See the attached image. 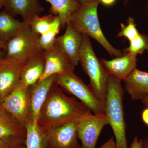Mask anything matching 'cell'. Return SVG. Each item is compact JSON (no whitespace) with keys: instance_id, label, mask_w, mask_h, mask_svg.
<instances>
[{"instance_id":"d590c367","label":"cell","mask_w":148,"mask_h":148,"mask_svg":"<svg viewBox=\"0 0 148 148\" xmlns=\"http://www.w3.org/2000/svg\"><path fill=\"white\" fill-rule=\"evenodd\" d=\"M5 0H0V10L3 7L5 4Z\"/></svg>"},{"instance_id":"8992f818","label":"cell","mask_w":148,"mask_h":148,"mask_svg":"<svg viewBox=\"0 0 148 148\" xmlns=\"http://www.w3.org/2000/svg\"><path fill=\"white\" fill-rule=\"evenodd\" d=\"M39 36L32 32L26 23L20 31L6 44L4 57L14 62L25 63L31 57L43 51L39 43Z\"/></svg>"},{"instance_id":"7c38bea8","label":"cell","mask_w":148,"mask_h":148,"mask_svg":"<svg viewBox=\"0 0 148 148\" xmlns=\"http://www.w3.org/2000/svg\"><path fill=\"white\" fill-rule=\"evenodd\" d=\"M66 26L65 33L57 37L55 44L69 57L74 66H76L79 62L83 34L70 22H68Z\"/></svg>"},{"instance_id":"9a60e30c","label":"cell","mask_w":148,"mask_h":148,"mask_svg":"<svg viewBox=\"0 0 148 148\" xmlns=\"http://www.w3.org/2000/svg\"><path fill=\"white\" fill-rule=\"evenodd\" d=\"M45 68V58L43 51L25 62L22 68L19 83L29 88L39 81L44 72Z\"/></svg>"},{"instance_id":"3957f363","label":"cell","mask_w":148,"mask_h":148,"mask_svg":"<svg viewBox=\"0 0 148 148\" xmlns=\"http://www.w3.org/2000/svg\"><path fill=\"white\" fill-rule=\"evenodd\" d=\"M99 0L82 5L72 15L70 22L83 35L91 37L100 43L111 56L119 57L123 55L120 50L111 45L101 29L98 17Z\"/></svg>"},{"instance_id":"603a6c76","label":"cell","mask_w":148,"mask_h":148,"mask_svg":"<svg viewBox=\"0 0 148 148\" xmlns=\"http://www.w3.org/2000/svg\"><path fill=\"white\" fill-rule=\"evenodd\" d=\"M62 26L60 19L56 16L50 29L43 34L40 36L39 43L41 49L45 51L50 49L55 44L56 40Z\"/></svg>"},{"instance_id":"74e56055","label":"cell","mask_w":148,"mask_h":148,"mask_svg":"<svg viewBox=\"0 0 148 148\" xmlns=\"http://www.w3.org/2000/svg\"><path fill=\"white\" fill-rule=\"evenodd\" d=\"M0 57H2V56H0Z\"/></svg>"},{"instance_id":"e0dca14e","label":"cell","mask_w":148,"mask_h":148,"mask_svg":"<svg viewBox=\"0 0 148 148\" xmlns=\"http://www.w3.org/2000/svg\"><path fill=\"white\" fill-rule=\"evenodd\" d=\"M125 89L132 100H142L148 95V73L135 69L123 80Z\"/></svg>"},{"instance_id":"d6a6232c","label":"cell","mask_w":148,"mask_h":148,"mask_svg":"<svg viewBox=\"0 0 148 148\" xmlns=\"http://www.w3.org/2000/svg\"><path fill=\"white\" fill-rule=\"evenodd\" d=\"M142 148H148V138L142 140Z\"/></svg>"},{"instance_id":"e575fe53","label":"cell","mask_w":148,"mask_h":148,"mask_svg":"<svg viewBox=\"0 0 148 148\" xmlns=\"http://www.w3.org/2000/svg\"><path fill=\"white\" fill-rule=\"evenodd\" d=\"M142 102L146 107H148V95L142 100Z\"/></svg>"},{"instance_id":"f1b7e54d","label":"cell","mask_w":148,"mask_h":148,"mask_svg":"<svg viewBox=\"0 0 148 148\" xmlns=\"http://www.w3.org/2000/svg\"><path fill=\"white\" fill-rule=\"evenodd\" d=\"M141 118L143 122L148 126V107H146V108L143 110Z\"/></svg>"},{"instance_id":"277c9868","label":"cell","mask_w":148,"mask_h":148,"mask_svg":"<svg viewBox=\"0 0 148 148\" xmlns=\"http://www.w3.org/2000/svg\"><path fill=\"white\" fill-rule=\"evenodd\" d=\"M79 62L90 79V86L95 95L105 102L108 92L109 75L92 48L89 37L83 35Z\"/></svg>"},{"instance_id":"8fae6325","label":"cell","mask_w":148,"mask_h":148,"mask_svg":"<svg viewBox=\"0 0 148 148\" xmlns=\"http://www.w3.org/2000/svg\"><path fill=\"white\" fill-rule=\"evenodd\" d=\"M44 53L45 68L38 82L54 75L74 72L75 66L71 61L56 44L50 49L44 51Z\"/></svg>"},{"instance_id":"4fadbf2b","label":"cell","mask_w":148,"mask_h":148,"mask_svg":"<svg viewBox=\"0 0 148 148\" xmlns=\"http://www.w3.org/2000/svg\"><path fill=\"white\" fill-rule=\"evenodd\" d=\"M56 75L47 78L30 87V110L29 117L37 123L41 110L51 88L55 83Z\"/></svg>"},{"instance_id":"4dcf8cb0","label":"cell","mask_w":148,"mask_h":148,"mask_svg":"<svg viewBox=\"0 0 148 148\" xmlns=\"http://www.w3.org/2000/svg\"><path fill=\"white\" fill-rule=\"evenodd\" d=\"M6 45L3 42L0 41V56H4L3 50H5Z\"/></svg>"},{"instance_id":"cb8c5ba5","label":"cell","mask_w":148,"mask_h":148,"mask_svg":"<svg viewBox=\"0 0 148 148\" xmlns=\"http://www.w3.org/2000/svg\"><path fill=\"white\" fill-rule=\"evenodd\" d=\"M148 51V36L140 34L137 38L130 41L129 47L125 49L124 52L134 55L142 54Z\"/></svg>"},{"instance_id":"7402d4cb","label":"cell","mask_w":148,"mask_h":148,"mask_svg":"<svg viewBox=\"0 0 148 148\" xmlns=\"http://www.w3.org/2000/svg\"><path fill=\"white\" fill-rule=\"evenodd\" d=\"M56 17L53 14L40 16L36 15L26 22L32 32L39 36L43 34L50 29Z\"/></svg>"},{"instance_id":"ba28073f","label":"cell","mask_w":148,"mask_h":148,"mask_svg":"<svg viewBox=\"0 0 148 148\" xmlns=\"http://www.w3.org/2000/svg\"><path fill=\"white\" fill-rule=\"evenodd\" d=\"M105 114H92L78 121L77 132L81 148H95L104 127L108 125Z\"/></svg>"},{"instance_id":"30bf717a","label":"cell","mask_w":148,"mask_h":148,"mask_svg":"<svg viewBox=\"0 0 148 148\" xmlns=\"http://www.w3.org/2000/svg\"><path fill=\"white\" fill-rule=\"evenodd\" d=\"M78 121L69 123L46 131L47 148H81L77 140Z\"/></svg>"},{"instance_id":"44dd1931","label":"cell","mask_w":148,"mask_h":148,"mask_svg":"<svg viewBox=\"0 0 148 148\" xmlns=\"http://www.w3.org/2000/svg\"><path fill=\"white\" fill-rule=\"evenodd\" d=\"M26 148H47L45 132L28 118L25 125Z\"/></svg>"},{"instance_id":"52a82bcc","label":"cell","mask_w":148,"mask_h":148,"mask_svg":"<svg viewBox=\"0 0 148 148\" xmlns=\"http://www.w3.org/2000/svg\"><path fill=\"white\" fill-rule=\"evenodd\" d=\"M30 93V88L25 87L19 83L3 103V109L24 127L29 117Z\"/></svg>"},{"instance_id":"836d02e7","label":"cell","mask_w":148,"mask_h":148,"mask_svg":"<svg viewBox=\"0 0 148 148\" xmlns=\"http://www.w3.org/2000/svg\"><path fill=\"white\" fill-rule=\"evenodd\" d=\"M8 148H26V146H25V143H24V144H20V145L11 146V147Z\"/></svg>"},{"instance_id":"d6986e66","label":"cell","mask_w":148,"mask_h":148,"mask_svg":"<svg viewBox=\"0 0 148 148\" xmlns=\"http://www.w3.org/2000/svg\"><path fill=\"white\" fill-rule=\"evenodd\" d=\"M51 5V14L58 16L62 27L70 22L72 15L81 6L78 0H45Z\"/></svg>"},{"instance_id":"4316f807","label":"cell","mask_w":148,"mask_h":148,"mask_svg":"<svg viewBox=\"0 0 148 148\" xmlns=\"http://www.w3.org/2000/svg\"><path fill=\"white\" fill-rule=\"evenodd\" d=\"M99 148H118L113 137H111L107 142Z\"/></svg>"},{"instance_id":"6da1fadb","label":"cell","mask_w":148,"mask_h":148,"mask_svg":"<svg viewBox=\"0 0 148 148\" xmlns=\"http://www.w3.org/2000/svg\"><path fill=\"white\" fill-rule=\"evenodd\" d=\"M92 112L75 97H69L57 85L51 88L37 123L44 132L72 122L78 121Z\"/></svg>"},{"instance_id":"484cf974","label":"cell","mask_w":148,"mask_h":148,"mask_svg":"<svg viewBox=\"0 0 148 148\" xmlns=\"http://www.w3.org/2000/svg\"><path fill=\"white\" fill-rule=\"evenodd\" d=\"M25 139L21 138H10L0 140V148H8L16 145L24 144Z\"/></svg>"},{"instance_id":"2e32d148","label":"cell","mask_w":148,"mask_h":148,"mask_svg":"<svg viewBox=\"0 0 148 148\" xmlns=\"http://www.w3.org/2000/svg\"><path fill=\"white\" fill-rule=\"evenodd\" d=\"M4 8L14 17L21 16L25 22L34 16L40 15L44 11L38 0H5Z\"/></svg>"},{"instance_id":"ffe728a7","label":"cell","mask_w":148,"mask_h":148,"mask_svg":"<svg viewBox=\"0 0 148 148\" xmlns=\"http://www.w3.org/2000/svg\"><path fill=\"white\" fill-rule=\"evenodd\" d=\"M26 23L16 19L5 10L0 12V41L6 45Z\"/></svg>"},{"instance_id":"d4e9b609","label":"cell","mask_w":148,"mask_h":148,"mask_svg":"<svg viewBox=\"0 0 148 148\" xmlns=\"http://www.w3.org/2000/svg\"><path fill=\"white\" fill-rule=\"evenodd\" d=\"M127 24H121L120 31L118 34V37H124L129 41L138 37L140 34L137 28L135 20L132 17H129L127 20Z\"/></svg>"},{"instance_id":"8d00e7d4","label":"cell","mask_w":148,"mask_h":148,"mask_svg":"<svg viewBox=\"0 0 148 148\" xmlns=\"http://www.w3.org/2000/svg\"><path fill=\"white\" fill-rule=\"evenodd\" d=\"M132 1V0H125V2H124L125 5L127 4V3H128V2H129L130 1Z\"/></svg>"},{"instance_id":"83f0119b","label":"cell","mask_w":148,"mask_h":148,"mask_svg":"<svg viewBox=\"0 0 148 148\" xmlns=\"http://www.w3.org/2000/svg\"><path fill=\"white\" fill-rule=\"evenodd\" d=\"M142 140L139 139L137 136H135L132 140L130 148H142Z\"/></svg>"},{"instance_id":"9c48e42d","label":"cell","mask_w":148,"mask_h":148,"mask_svg":"<svg viewBox=\"0 0 148 148\" xmlns=\"http://www.w3.org/2000/svg\"><path fill=\"white\" fill-rule=\"evenodd\" d=\"M24 63L14 62L4 56L0 57V109H3L5 98L19 83Z\"/></svg>"},{"instance_id":"1f68e13d","label":"cell","mask_w":148,"mask_h":148,"mask_svg":"<svg viewBox=\"0 0 148 148\" xmlns=\"http://www.w3.org/2000/svg\"><path fill=\"white\" fill-rule=\"evenodd\" d=\"M79 2L81 5H84L88 4L90 3L95 1V0H78Z\"/></svg>"},{"instance_id":"ac0fdd59","label":"cell","mask_w":148,"mask_h":148,"mask_svg":"<svg viewBox=\"0 0 148 148\" xmlns=\"http://www.w3.org/2000/svg\"><path fill=\"white\" fill-rule=\"evenodd\" d=\"M26 138V130L4 109H0V140Z\"/></svg>"},{"instance_id":"5b68a950","label":"cell","mask_w":148,"mask_h":148,"mask_svg":"<svg viewBox=\"0 0 148 148\" xmlns=\"http://www.w3.org/2000/svg\"><path fill=\"white\" fill-rule=\"evenodd\" d=\"M55 84L83 103L94 114H105V102L100 100L90 86L86 84L74 72L56 75Z\"/></svg>"},{"instance_id":"7a4b0ae2","label":"cell","mask_w":148,"mask_h":148,"mask_svg":"<svg viewBox=\"0 0 148 148\" xmlns=\"http://www.w3.org/2000/svg\"><path fill=\"white\" fill-rule=\"evenodd\" d=\"M121 81L109 75L108 92L105 101V114L114 132L118 148H128Z\"/></svg>"},{"instance_id":"f546056e","label":"cell","mask_w":148,"mask_h":148,"mask_svg":"<svg viewBox=\"0 0 148 148\" xmlns=\"http://www.w3.org/2000/svg\"><path fill=\"white\" fill-rule=\"evenodd\" d=\"M117 0H99L100 3L106 7H110L113 5Z\"/></svg>"},{"instance_id":"5bb4252c","label":"cell","mask_w":148,"mask_h":148,"mask_svg":"<svg viewBox=\"0 0 148 148\" xmlns=\"http://www.w3.org/2000/svg\"><path fill=\"white\" fill-rule=\"evenodd\" d=\"M137 56L124 52L123 55L112 60L101 59L109 75L120 80H124L134 70L137 64Z\"/></svg>"}]
</instances>
